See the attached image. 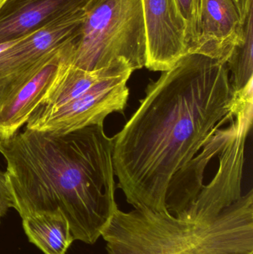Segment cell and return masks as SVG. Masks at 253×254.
Wrapping results in <instances>:
<instances>
[{"mask_svg": "<svg viewBox=\"0 0 253 254\" xmlns=\"http://www.w3.org/2000/svg\"><path fill=\"white\" fill-rule=\"evenodd\" d=\"M227 68L234 96L253 90V8L245 19L243 35L227 59Z\"/></svg>", "mask_w": 253, "mask_h": 254, "instance_id": "obj_15", "label": "cell"}, {"mask_svg": "<svg viewBox=\"0 0 253 254\" xmlns=\"http://www.w3.org/2000/svg\"><path fill=\"white\" fill-rule=\"evenodd\" d=\"M1 0H0V2H1Z\"/></svg>", "mask_w": 253, "mask_h": 254, "instance_id": "obj_19", "label": "cell"}, {"mask_svg": "<svg viewBox=\"0 0 253 254\" xmlns=\"http://www.w3.org/2000/svg\"><path fill=\"white\" fill-rule=\"evenodd\" d=\"M187 27V54L197 40L200 0H175Z\"/></svg>", "mask_w": 253, "mask_h": 254, "instance_id": "obj_16", "label": "cell"}, {"mask_svg": "<svg viewBox=\"0 0 253 254\" xmlns=\"http://www.w3.org/2000/svg\"><path fill=\"white\" fill-rule=\"evenodd\" d=\"M147 40L141 0H90L76 38L71 65L97 71L145 67Z\"/></svg>", "mask_w": 253, "mask_h": 254, "instance_id": "obj_3", "label": "cell"}, {"mask_svg": "<svg viewBox=\"0 0 253 254\" xmlns=\"http://www.w3.org/2000/svg\"><path fill=\"white\" fill-rule=\"evenodd\" d=\"M90 0H1L0 45L19 40L76 12Z\"/></svg>", "mask_w": 253, "mask_h": 254, "instance_id": "obj_11", "label": "cell"}, {"mask_svg": "<svg viewBox=\"0 0 253 254\" xmlns=\"http://www.w3.org/2000/svg\"><path fill=\"white\" fill-rule=\"evenodd\" d=\"M233 1L237 7L242 22L245 23L247 16L253 8V0H233Z\"/></svg>", "mask_w": 253, "mask_h": 254, "instance_id": "obj_18", "label": "cell"}, {"mask_svg": "<svg viewBox=\"0 0 253 254\" xmlns=\"http://www.w3.org/2000/svg\"><path fill=\"white\" fill-rule=\"evenodd\" d=\"M14 207V201L7 185L5 173L0 170V219L7 213L9 209Z\"/></svg>", "mask_w": 253, "mask_h": 254, "instance_id": "obj_17", "label": "cell"}, {"mask_svg": "<svg viewBox=\"0 0 253 254\" xmlns=\"http://www.w3.org/2000/svg\"><path fill=\"white\" fill-rule=\"evenodd\" d=\"M76 38L58 49L40 72L0 110V140L10 138L26 125L31 114L71 64Z\"/></svg>", "mask_w": 253, "mask_h": 254, "instance_id": "obj_9", "label": "cell"}, {"mask_svg": "<svg viewBox=\"0 0 253 254\" xmlns=\"http://www.w3.org/2000/svg\"><path fill=\"white\" fill-rule=\"evenodd\" d=\"M175 254H253V190L224 209L194 244Z\"/></svg>", "mask_w": 253, "mask_h": 254, "instance_id": "obj_8", "label": "cell"}, {"mask_svg": "<svg viewBox=\"0 0 253 254\" xmlns=\"http://www.w3.org/2000/svg\"><path fill=\"white\" fill-rule=\"evenodd\" d=\"M85 9L19 40L0 45V110L65 43L78 36Z\"/></svg>", "mask_w": 253, "mask_h": 254, "instance_id": "obj_4", "label": "cell"}, {"mask_svg": "<svg viewBox=\"0 0 253 254\" xmlns=\"http://www.w3.org/2000/svg\"><path fill=\"white\" fill-rule=\"evenodd\" d=\"M233 121L230 127L218 128L206 140L200 155L193 158L172 178L168 187L166 207L175 216H181L195 202L203 187L205 168L213 156L219 155L233 133Z\"/></svg>", "mask_w": 253, "mask_h": 254, "instance_id": "obj_12", "label": "cell"}, {"mask_svg": "<svg viewBox=\"0 0 253 254\" xmlns=\"http://www.w3.org/2000/svg\"><path fill=\"white\" fill-rule=\"evenodd\" d=\"M145 93L113 137L114 175L135 209L166 213L172 178L234 118V95L227 64L200 54L184 55Z\"/></svg>", "mask_w": 253, "mask_h": 254, "instance_id": "obj_1", "label": "cell"}, {"mask_svg": "<svg viewBox=\"0 0 253 254\" xmlns=\"http://www.w3.org/2000/svg\"><path fill=\"white\" fill-rule=\"evenodd\" d=\"M141 1L147 40L145 67L167 71L187 54L185 22L175 0Z\"/></svg>", "mask_w": 253, "mask_h": 254, "instance_id": "obj_7", "label": "cell"}, {"mask_svg": "<svg viewBox=\"0 0 253 254\" xmlns=\"http://www.w3.org/2000/svg\"><path fill=\"white\" fill-rule=\"evenodd\" d=\"M132 73L105 79L49 116L28 122L25 128L53 134H65L85 127L103 125L107 116L123 113L127 105V82Z\"/></svg>", "mask_w": 253, "mask_h": 254, "instance_id": "obj_6", "label": "cell"}, {"mask_svg": "<svg viewBox=\"0 0 253 254\" xmlns=\"http://www.w3.org/2000/svg\"><path fill=\"white\" fill-rule=\"evenodd\" d=\"M234 118L232 135L218 155L219 167L216 174L208 185H203L195 202L181 216L210 222L242 196L245 144L252 127L253 103L239 106Z\"/></svg>", "mask_w": 253, "mask_h": 254, "instance_id": "obj_5", "label": "cell"}, {"mask_svg": "<svg viewBox=\"0 0 253 254\" xmlns=\"http://www.w3.org/2000/svg\"><path fill=\"white\" fill-rule=\"evenodd\" d=\"M22 227L29 241L44 254H65L74 241L68 222L56 213L24 218Z\"/></svg>", "mask_w": 253, "mask_h": 254, "instance_id": "obj_14", "label": "cell"}, {"mask_svg": "<svg viewBox=\"0 0 253 254\" xmlns=\"http://www.w3.org/2000/svg\"><path fill=\"white\" fill-rule=\"evenodd\" d=\"M244 24L233 0H200L197 40L188 54L226 64L242 39Z\"/></svg>", "mask_w": 253, "mask_h": 254, "instance_id": "obj_10", "label": "cell"}, {"mask_svg": "<svg viewBox=\"0 0 253 254\" xmlns=\"http://www.w3.org/2000/svg\"><path fill=\"white\" fill-rule=\"evenodd\" d=\"M133 71L127 65H117L90 71L77 68L71 64L61 74L40 105L31 114L28 122L38 120L49 116L105 79L125 73H133Z\"/></svg>", "mask_w": 253, "mask_h": 254, "instance_id": "obj_13", "label": "cell"}, {"mask_svg": "<svg viewBox=\"0 0 253 254\" xmlns=\"http://www.w3.org/2000/svg\"><path fill=\"white\" fill-rule=\"evenodd\" d=\"M113 146L103 125L65 134L25 128L0 140L15 210L22 219L61 215L74 241L95 244L118 209Z\"/></svg>", "mask_w": 253, "mask_h": 254, "instance_id": "obj_2", "label": "cell"}]
</instances>
